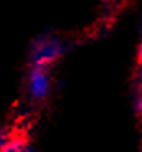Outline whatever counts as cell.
Wrapping results in <instances>:
<instances>
[{
	"mask_svg": "<svg viewBox=\"0 0 142 152\" xmlns=\"http://www.w3.org/2000/svg\"><path fill=\"white\" fill-rule=\"evenodd\" d=\"M66 53V44L52 34H41L31 43L30 48V64L31 67L47 69Z\"/></svg>",
	"mask_w": 142,
	"mask_h": 152,
	"instance_id": "obj_1",
	"label": "cell"
},
{
	"mask_svg": "<svg viewBox=\"0 0 142 152\" xmlns=\"http://www.w3.org/2000/svg\"><path fill=\"white\" fill-rule=\"evenodd\" d=\"M51 77L47 69H39V67H31L30 75H28V93L33 100L43 102L51 93Z\"/></svg>",
	"mask_w": 142,
	"mask_h": 152,
	"instance_id": "obj_2",
	"label": "cell"
},
{
	"mask_svg": "<svg viewBox=\"0 0 142 152\" xmlns=\"http://www.w3.org/2000/svg\"><path fill=\"white\" fill-rule=\"evenodd\" d=\"M23 147H25L23 139H20V137H8V141H7V144H5V147H4L2 152H20Z\"/></svg>",
	"mask_w": 142,
	"mask_h": 152,
	"instance_id": "obj_3",
	"label": "cell"
},
{
	"mask_svg": "<svg viewBox=\"0 0 142 152\" xmlns=\"http://www.w3.org/2000/svg\"><path fill=\"white\" fill-rule=\"evenodd\" d=\"M134 111L137 116H142V90H139L134 96Z\"/></svg>",
	"mask_w": 142,
	"mask_h": 152,
	"instance_id": "obj_4",
	"label": "cell"
},
{
	"mask_svg": "<svg viewBox=\"0 0 142 152\" xmlns=\"http://www.w3.org/2000/svg\"><path fill=\"white\" fill-rule=\"evenodd\" d=\"M7 141H8V134H7V131H5L2 126H0V152L4 151V147H5V144H7Z\"/></svg>",
	"mask_w": 142,
	"mask_h": 152,
	"instance_id": "obj_5",
	"label": "cell"
},
{
	"mask_svg": "<svg viewBox=\"0 0 142 152\" xmlns=\"http://www.w3.org/2000/svg\"><path fill=\"white\" fill-rule=\"evenodd\" d=\"M139 62L142 66V39H141V44H139Z\"/></svg>",
	"mask_w": 142,
	"mask_h": 152,
	"instance_id": "obj_6",
	"label": "cell"
},
{
	"mask_svg": "<svg viewBox=\"0 0 142 152\" xmlns=\"http://www.w3.org/2000/svg\"><path fill=\"white\" fill-rule=\"evenodd\" d=\"M20 152H33V151H31V149H30V147H26V145H25V147H23V149H21V151H20Z\"/></svg>",
	"mask_w": 142,
	"mask_h": 152,
	"instance_id": "obj_7",
	"label": "cell"
}]
</instances>
